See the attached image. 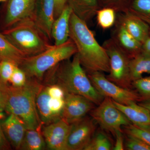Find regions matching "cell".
Instances as JSON below:
<instances>
[{
	"instance_id": "cell-1",
	"label": "cell",
	"mask_w": 150,
	"mask_h": 150,
	"mask_svg": "<svg viewBox=\"0 0 150 150\" xmlns=\"http://www.w3.org/2000/svg\"><path fill=\"white\" fill-rule=\"evenodd\" d=\"M41 83L43 85H58L66 93L81 96L96 105L104 98L92 83L77 54L72 60H65L48 70Z\"/></svg>"
},
{
	"instance_id": "cell-2",
	"label": "cell",
	"mask_w": 150,
	"mask_h": 150,
	"mask_svg": "<svg viewBox=\"0 0 150 150\" xmlns=\"http://www.w3.org/2000/svg\"><path fill=\"white\" fill-rule=\"evenodd\" d=\"M69 38L74 43L81 64L88 72L109 73V59L105 48L100 45L86 21L72 13Z\"/></svg>"
},
{
	"instance_id": "cell-3",
	"label": "cell",
	"mask_w": 150,
	"mask_h": 150,
	"mask_svg": "<svg viewBox=\"0 0 150 150\" xmlns=\"http://www.w3.org/2000/svg\"><path fill=\"white\" fill-rule=\"evenodd\" d=\"M43 85L36 79L27 78L26 83L22 86H9L4 110L19 117L27 129H36L43 125L36 106V98Z\"/></svg>"
},
{
	"instance_id": "cell-4",
	"label": "cell",
	"mask_w": 150,
	"mask_h": 150,
	"mask_svg": "<svg viewBox=\"0 0 150 150\" xmlns=\"http://www.w3.org/2000/svg\"><path fill=\"white\" fill-rule=\"evenodd\" d=\"M76 53L74 43L69 38L62 45H53L38 55L25 57L18 67L25 73L27 78L41 82L48 70Z\"/></svg>"
},
{
	"instance_id": "cell-5",
	"label": "cell",
	"mask_w": 150,
	"mask_h": 150,
	"mask_svg": "<svg viewBox=\"0 0 150 150\" xmlns=\"http://www.w3.org/2000/svg\"><path fill=\"white\" fill-rule=\"evenodd\" d=\"M1 33L26 57L38 55L53 46L32 20L20 23Z\"/></svg>"
},
{
	"instance_id": "cell-6",
	"label": "cell",
	"mask_w": 150,
	"mask_h": 150,
	"mask_svg": "<svg viewBox=\"0 0 150 150\" xmlns=\"http://www.w3.org/2000/svg\"><path fill=\"white\" fill-rule=\"evenodd\" d=\"M103 47L109 59L110 71L106 77L108 79L123 88L132 89L128 56L112 41L107 42Z\"/></svg>"
},
{
	"instance_id": "cell-7",
	"label": "cell",
	"mask_w": 150,
	"mask_h": 150,
	"mask_svg": "<svg viewBox=\"0 0 150 150\" xmlns=\"http://www.w3.org/2000/svg\"><path fill=\"white\" fill-rule=\"evenodd\" d=\"M88 75L94 87L104 98H109L123 105L142 102V98L136 91L123 88L115 84L108 79L102 72H88Z\"/></svg>"
},
{
	"instance_id": "cell-8",
	"label": "cell",
	"mask_w": 150,
	"mask_h": 150,
	"mask_svg": "<svg viewBox=\"0 0 150 150\" xmlns=\"http://www.w3.org/2000/svg\"><path fill=\"white\" fill-rule=\"evenodd\" d=\"M98 105L91 111L90 115L95 122L103 130L114 135L115 131L122 130L123 126L131 123L110 98L105 97Z\"/></svg>"
},
{
	"instance_id": "cell-9",
	"label": "cell",
	"mask_w": 150,
	"mask_h": 150,
	"mask_svg": "<svg viewBox=\"0 0 150 150\" xmlns=\"http://www.w3.org/2000/svg\"><path fill=\"white\" fill-rule=\"evenodd\" d=\"M37 0H7L0 11V29L3 31L22 22L33 21Z\"/></svg>"
},
{
	"instance_id": "cell-10",
	"label": "cell",
	"mask_w": 150,
	"mask_h": 150,
	"mask_svg": "<svg viewBox=\"0 0 150 150\" xmlns=\"http://www.w3.org/2000/svg\"><path fill=\"white\" fill-rule=\"evenodd\" d=\"M95 121L85 117L71 124L67 139L66 150H82L88 144L96 131Z\"/></svg>"
},
{
	"instance_id": "cell-11",
	"label": "cell",
	"mask_w": 150,
	"mask_h": 150,
	"mask_svg": "<svg viewBox=\"0 0 150 150\" xmlns=\"http://www.w3.org/2000/svg\"><path fill=\"white\" fill-rule=\"evenodd\" d=\"M65 101L62 118L70 124L84 118L95 108L94 103L78 95L67 93Z\"/></svg>"
},
{
	"instance_id": "cell-12",
	"label": "cell",
	"mask_w": 150,
	"mask_h": 150,
	"mask_svg": "<svg viewBox=\"0 0 150 150\" xmlns=\"http://www.w3.org/2000/svg\"><path fill=\"white\" fill-rule=\"evenodd\" d=\"M71 124L63 118L42 127L46 147L52 150H66Z\"/></svg>"
},
{
	"instance_id": "cell-13",
	"label": "cell",
	"mask_w": 150,
	"mask_h": 150,
	"mask_svg": "<svg viewBox=\"0 0 150 150\" xmlns=\"http://www.w3.org/2000/svg\"><path fill=\"white\" fill-rule=\"evenodd\" d=\"M55 0H37L33 21L36 26L52 41V25L55 21Z\"/></svg>"
},
{
	"instance_id": "cell-14",
	"label": "cell",
	"mask_w": 150,
	"mask_h": 150,
	"mask_svg": "<svg viewBox=\"0 0 150 150\" xmlns=\"http://www.w3.org/2000/svg\"><path fill=\"white\" fill-rule=\"evenodd\" d=\"M1 123L11 146L15 149L19 150L27 129L24 122L17 115L9 114L8 117Z\"/></svg>"
},
{
	"instance_id": "cell-15",
	"label": "cell",
	"mask_w": 150,
	"mask_h": 150,
	"mask_svg": "<svg viewBox=\"0 0 150 150\" xmlns=\"http://www.w3.org/2000/svg\"><path fill=\"white\" fill-rule=\"evenodd\" d=\"M119 110L135 126L150 130V112L147 108L137 102L123 105L113 101Z\"/></svg>"
},
{
	"instance_id": "cell-16",
	"label": "cell",
	"mask_w": 150,
	"mask_h": 150,
	"mask_svg": "<svg viewBox=\"0 0 150 150\" xmlns=\"http://www.w3.org/2000/svg\"><path fill=\"white\" fill-rule=\"evenodd\" d=\"M72 12V9L67 4L60 16L54 21L51 30L54 45H62L69 39L70 19Z\"/></svg>"
},
{
	"instance_id": "cell-17",
	"label": "cell",
	"mask_w": 150,
	"mask_h": 150,
	"mask_svg": "<svg viewBox=\"0 0 150 150\" xmlns=\"http://www.w3.org/2000/svg\"><path fill=\"white\" fill-rule=\"evenodd\" d=\"M122 25L133 37L142 44L149 36V25L142 19L135 16H130L126 17Z\"/></svg>"
},
{
	"instance_id": "cell-18",
	"label": "cell",
	"mask_w": 150,
	"mask_h": 150,
	"mask_svg": "<svg viewBox=\"0 0 150 150\" xmlns=\"http://www.w3.org/2000/svg\"><path fill=\"white\" fill-rule=\"evenodd\" d=\"M25 57L5 35L0 33V61H9L19 67Z\"/></svg>"
},
{
	"instance_id": "cell-19",
	"label": "cell",
	"mask_w": 150,
	"mask_h": 150,
	"mask_svg": "<svg viewBox=\"0 0 150 150\" xmlns=\"http://www.w3.org/2000/svg\"><path fill=\"white\" fill-rule=\"evenodd\" d=\"M43 125L36 129H27L21 145L20 150H43L46 148L42 134Z\"/></svg>"
},
{
	"instance_id": "cell-20",
	"label": "cell",
	"mask_w": 150,
	"mask_h": 150,
	"mask_svg": "<svg viewBox=\"0 0 150 150\" xmlns=\"http://www.w3.org/2000/svg\"><path fill=\"white\" fill-rule=\"evenodd\" d=\"M50 98L46 87L43 85L36 98V106L38 115L43 125L56 121L50 108Z\"/></svg>"
},
{
	"instance_id": "cell-21",
	"label": "cell",
	"mask_w": 150,
	"mask_h": 150,
	"mask_svg": "<svg viewBox=\"0 0 150 150\" xmlns=\"http://www.w3.org/2000/svg\"><path fill=\"white\" fill-rule=\"evenodd\" d=\"M129 66L132 82L143 77V74H150V56L140 53L130 59Z\"/></svg>"
},
{
	"instance_id": "cell-22",
	"label": "cell",
	"mask_w": 150,
	"mask_h": 150,
	"mask_svg": "<svg viewBox=\"0 0 150 150\" xmlns=\"http://www.w3.org/2000/svg\"><path fill=\"white\" fill-rule=\"evenodd\" d=\"M118 37L121 46L128 51L131 59L141 53L142 43L133 37L122 25L118 30Z\"/></svg>"
},
{
	"instance_id": "cell-23",
	"label": "cell",
	"mask_w": 150,
	"mask_h": 150,
	"mask_svg": "<svg viewBox=\"0 0 150 150\" xmlns=\"http://www.w3.org/2000/svg\"><path fill=\"white\" fill-rule=\"evenodd\" d=\"M67 4L80 18L85 21L89 18L96 6V0H68Z\"/></svg>"
},
{
	"instance_id": "cell-24",
	"label": "cell",
	"mask_w": 150,
	"mask_h": 150,
	"mask_svg": "<svg viewBox=\"0 0 150 150\" xmlns=\"http://www.w3.org/2000/svg\"><path fill=\"white\" fill-rule=\"evenodd\" d=\"M112 145L109 138L101 131L95 132L84 150H110Z\"/></svg>"
},
{
	"instance_id": "cell-25",
	"label": "cell",
	"mask_w": 150,
	"mask_h": 150,
	"mask_svg": "<svg viewBox=\"0 0 150 150\" xmlns=\"http://www.w3.org/2000/svg\"><path fill=\"white\" fill-rule=\"evenodd\" d=\"M132 85L141 96L142 102H150V76L133 81Z\"/></svg>"
},
{
	"instance_id": "cell-26",
	"label": "cell",
	"mask_w": 150,
	"mask_h": 150,
	"mask_svg": "<svg viewBox=\"0 0 150 150\" xmlns=\"http://www.w3.org/2000/svg\"><path fill=\"white\" fill-rule=\"evenodd\" d=\"M133 8L134 16L150 24V0H134Z\"/></svg>"
},
{
	"instance_id": "cell-27",
	"label": "cell",
	"mask_w": 150,
	"mask_h": 150,
	"mask_svg": "<svg viewBox=\"0 0 150 150\" xmlns=\"http://www.w3.org/2000/svg\"><path fill=\"white\" fill-rule=\"evenodd\" d=\"M97 18L98 24L102 28H110L115 22V11L111 8L102 9L97 12Z\"/></svg>"
},
{
	"instance_id": "cell-28",
	"label": "cell",
	"mask_w": 150,
	"mask_h": 150,
	"mask_svg": "<svg viewBox=\"0 0 150 150\" xmlns=\"http://www.w3.org/2000/svg\"><path fill=\"white\" fill-rule=\"evenodd\" d=\"M122 128H123L125 134L138 138L150 145V130L140 128L131 123L127 126H123Z\"/></svg>"
},
{
	"instance_id": "cell-29",
	"label": "cell",
	"mask_w": 150,
	"mask_h": 150,
	"mask_svg": "<svg viewBox=\"0 0 150 150\" xmlns=\"http://www.w3.org/2000/svg\"><path fill=\"white\" fill-rule=\"evenodd\" d=\"M124 148L128 150H150V145L136 137L125 134Z\"/></svg>"
},
{
	"instance_id": "cell-30",
	"label": "cell",
	"mask_w": 150,
	"mask_h": 150,
	"mask_svg": "<svg viewBox=\"0 0 150 150\" xmlns=\"http://www.w3.org/2000/svg\"><path fill=\"white\" fill-rule=\"evenodd\" d=\"M18 66L8 61H0V78L7 83L9 81L15 69Z\"/></svg>"
},
{
	"instance_id": "cell-31",
	"label": "cell",
	"mask_w": 150,
	"mask_h": 150,
	"mask_svg": "<svg viewBox=\"0 0 150 150\" xmlns=\"http://www.w3.org/2000/svg\"><path fill=\"white\" fill-rule=\"evenodd\" d=\"M27 80V76L25 73L19 67H17L11 77L9 82L13 86L19 87L24 86Z\"/></svg>"
},
{
	"instance_id": "cell-32",
	"label": "cell",
	"mask_w": 150,
	"mask_h": 150,
	"mask_svg": "<svg viewBox=\"0 0 150 150\" xmlns=\"http://www.w3.org/2000/svg\"><path fill=\"white\" fill-rule=\"evenodd\" d=\"M48 94L51 97L56 98H65L66 93L61 86L58 85H44Z\"/></svg>"
},
{
	"instance_id": "cell-33",
	"label": "cell",
	"mask_w": 150,
	"mask_h": 150,
	"mask_svg": "<svg viewBox=\"0 0 150 150\" xmlns=\"http://www.w3.org/2000/svg\"><path fill=\"white\" fill-rule=\"evenodd\" d=\"M9 86L0 78V110H4L8 95Z\"/></svg>"
},
{
	"instance_id": "cell-34",
	"label": "cell",
	"mask_w": 150,
	"mask_h": 150,
	"mask_svg": "<svg viewBox=\"0 0 150 150\" xmlns=\"http://www.w3.org/2000/svg\"><path fill=\"white\" fill-rule=\"evenodd\" d=\"M115 138V142L112 150H123L124 149V137L122 134V130L115 131L114 135Z\"/></svg>"
},
{
	"instance_id": "cell-35",
	"label": "cell",
	"mask_w": 150,
	"mask_h": 150,
	"mask_svg": "<svg viewBox=\"0 0 150 150\" xmlns=\"http://www.w3.org/2000/svg\"><path fill=\"white\" fill-rule=\"evenodd\" d=\"M11 149L10 144L5 135L0 122V150H8Z\"/></svg>"
},
{
	"instance_id": "cell-36",
	"label": "cell",
	"mask_w": 150,
	"mask_h": 150,
	"mask_svg": "<svg viewBox=\"0 0 150 150\" xmlns=\"http://www.w3.org/2000/svg\"><path fill=\"white\" fill-rule=\"evenodd\" d=\"M68 0H55V18L60 16L61 13L67 5Z\"/></svg>"
},
{
	"instance_id": "cell-37",
	"label": "cell",
	"mask_w": 150,
	"mask_h": 150,
	"mask_svg": "<svg viewBox=\"0 0 150 150\" xmlns=\"http://www.w3.org/2000/svg\"><path fill=\"white\" fill-rule=\"evenodd\" d=\"M141 53L150 56V37L149 36L142 44Z\"/></svg>"
},
{
	"instance_id": "cell-38",
	"label": "cell",
	"mask_w": 150,
	"mask_h": 150,
	"mask_svg": "<svg viewBox=\"0 0 150 150\" xmlns=\"http://www.w3.org/2000/svg\"><path fill=\"white\" fill-rule=\"evenodd\" d=\"M142 103H140L143 106H144L145 108H147L150 112V102H142Z\"/></svg>"
},
{
	"instance_id": "cell-39",
	"label": "cell",
	"mask_w": 150,
	"mask_h": 150,
	"mask_svg": "<svg viewBox=\"0 0 150 150\" xmlns=\"http://www.w3.org/2000/svg\"><path fill=\"white\" fill-rule=\"evenodd\" d=\"M7 0H0V2H5Z\"/></svg>"
},
{
	"instance_id": "cell-40",
	"label": "cell",
	"mask_w": 150,
	"mask_h": 150,
	"mask_svg": "<svg viewBox=\"0 0 150 150\" xmlns=\"http://www.w3.org/2000/svg\"></svg>"
}]
</instances>
